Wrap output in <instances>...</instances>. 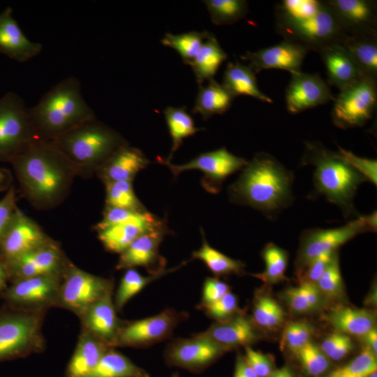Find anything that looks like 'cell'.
Listing matches in <instances>:
<instances>
[{"label":"cell","mask_w":377,"mask_h":377,"mask_svg":"<svg viewBox=\"0 0 377 377\" xmlns=\"http://www.w3.org/2000/svg\"><path fill=\"white\" fill-rule=\"evenodd\" d=\"M339 155L360 173L367 181H369L376 186L377 184V161L359 157L351 151H347L340 147Z\"/></svg>","instance_id":"obj_50"},{"label":"cell","mask_w":377,"mask_h":377,"mask_svg":"<svg viewBox=\"0 0 377 377\" xmlns=\"http://www.w3.org/2000/svg\"><path fill=\"white\" fill-rule=\"evenodd\" d=\"M163 114L172 139L171 151L165 161L170 162L175 152L179 149L183 140L200 131L196 128L192 117L186 112L185 107H167Z\"/></svg>","instance_id":"obj_36"},{"label":"cell","mask_w":377,"mask_h":377,"mask_svg":"<svg viewBox=\"0 0 377 377\" xmlns=\"http://www.w3.org/2000/svg\"><path fill=\"white\" fill-rule=\"evenodd\" d=\"M309 50L304 46L288 40L256 52H246L242 58L249 61V66L256 73L276 68L289 71H300L303 60Z\"/></svg>","instance_id":"obj_19"},{"label":"cell","mask_w":377,"mask_h":377,"mask_svg":"<svg viewBox=\"0 0 377 377\" xmlns=\"http://www.w3.org/2000/svg\"><path fill=\"white\" fill-rule=\"evenodd\" d=\"M202 2L209 13L211 21L216 25L232 24L244 17L248 4L244 0H205Z\"/></svg>","instance_id":"obj_42"},{"label":"cell","mask_w":377,"mask_h":377,"mask_svg":"<svg viewBox=\"0 0 377 377\" xmlns=\"http://www.w3.org/2000/svg\"><path fill=\"white\" fill-rule=\"evenodd\" d=\"M112 290V280L85 272L70 261L63 274L57 307L71 311L80 317L90 306Z\"/></svg>","instance_id":"obj_9"},{"label":"cell","mask_w":377,"mask_h":377,"mask_svg":"<svg viewBox=\"0 0 377 377\" xmlns=\"http://www.w3.org/2000/svg\"><path fill=\"white\" fill-rule=\"evenodd\" d=\"M377 101L376 82L361 77L340 90L332 111L334 124L341 128L364 125L373 115Z\"/></svg>","instance_id":"obj_10"},{"label":"cell","mask_w":377,"mask_h":377,"mask_svg":"<svg viewBox=\"0 0 377 377\" xmlns=\"http://www.w3.org/2000/svg\"><path fill=\"white\" fill-rule=\"evenodd\" d=\"M276 28L285 40L316 52L326 45L340 43L346 35L325 1H322L316 12L304 17L276 20Z\"/></svg>","instance_id":"obj_7"},{"label":"cell","mask_w":377,"mask_h":377,"mask_svg":"<svg viewBox=\"0 0 377 377\" xmlns=\"http://www.w3.org/2000/svg\"><path fill=\"white\" fill-rule=\"evenodd\" d=\"M202 306L209 316L221 321L232 316L237 309V300L234 294L228 292L219 300Z\"/></svg>","instance_id":"obj_51"},{"label":"cell","mask_w":377,"mask_h":377,"mask_svg":"<svg viewBox=\"0 0 377 377\" xmlns=\"http://www.w3.org/2000/svg\"><path fill=\"white\" fill-rule=\"evenodd\" d=\"M222 85L233 96L246 95L263 102L273 101L258 88L255 72L239 62H229L225 69Z\"/></svg>","instance_id":"obj_31"},{"label":"cell","mask_w":377,"mask_h":377,"mask_svg":"<svg viewBox=\"0 0 377 377\" xmlns=\"http://www.w3.org/2000/svg\"><path fill=\"white\" fill-rule=\"evenodd\" d=\"M165 226L164 220L145 211L133 221L109 226L97 232L106 250L121 253L138 237Z\"/></svg>","instance_id":"obj_21"},{"label":"cell","mask_w":377,"mask_h":377,"mask_svg":"<svg viewBox=\"0 0 377 377\" xmlns=\"http://www.w3.org/2000/svg\"><path fill=\"white\" fill-rule=\"evenodd\" d=\"M63 275L34 276L11 282L0 295L8 306L29 311L45 312L57 306Z\"/></svg>","instance_id":"obj_12"},{"label":"cell","mask_w":377,"mask_h":377,"mask_svg":"<svg viewBox=\"0 0 377 377\" xmlns=\"http://www.w3.org/2000/svg\"><path fill=\"white\" fill-rule=\"evenodd\" d=\"M227 54L220 46L215 36L210 33L190 66L199 85L214 79Z\"/></svg>","instance_id":"obj_33"},{"label":"cell","mask_w":377,"mask_h":377,"mask_svg":"<svg viewBox=\"0 0 377 377\" xmlns=\"http://www.w3.org/2000/svg\"><path fill=\"white\" fill-rule=\"evenodd\" d=\"M233 377H258L244 357H237Z\"/></svg>","instance_id":"obj_56"},{"label":"cell","mask_w":377,"mask_h":377,"mask_svg":"<svg viewBox=\"0 0 377 377\" xmlns=\"http://www.w3.org/2000/svg\"><path fill=\"white\" fill-rule=\"evenodd\" d=\"M262 257L265 263L264 272L253 274L254 276L268 284L285 280L288 265L286 251L273 243L267 244L263 249Z\"/></svg>","instance_id":"obj_40"},{"label":"cell","mask_w":377,"mask_h":377,"mask_svg":"<svg viewBox=\"0 0 377 377\" xmlns=\"http://www.w3.org/2000/svg\"><path fill=\"white\" fill-rule=\"evenodd\" d=\"M200 334L228 350L239 346H248L258 339L251 321L240 314L217 321Z\"/></svg>","instance_id":"obj_27"},{"label":"cell","mask_w":377,"mask_h":377,"mask_svg":"<svg viewBox=\"0 0 377 377\" xmlns=\"http://www.w3.org/2000/svg\"><path fill=\"white\" fill-rule=\"evenodd\" d=\"M253 314L258 325L268 329L279 326L285 318L282 306L272 297L264 295L257 296Z\"/></svg>","instance_id":"obj_43"},{"label":"cell","mask_w":377,"mask_h":377,"mask_svg":"<svg viewBox=\"0 0 377 377\" xmlns=\"http://www.w3.org/2000/svg\"><path fill=\"white\" fill-rule=\"evenodd\" d=\"M313 333L312 325L304 320L291 322L285 327L282 343L291 351L295 353L310 342Z\"/></svg>","instance_id":"obj_48"},{"label":"cell","mask_w":377,"mask_h":377,"mask_svg":"<svg viewBox=\"0 0 377 377\" xmlns=\"http://www.w3.org/2000/svg\"><path fill=\"white\" fill-rule=\"evenodd\" d=\"M335 253L336 251L320 255L301 268V282L316 284L332 261Z\"/></svg>","instance_id":"obj_52"},{"label":"cell","mask_w":377,"mask_h":377,"mask_svg":"<svg viewBox=\"0 0 377 377\" xmlns=\"http://www.w3.org/2000/svg\"><path fill=\"white\" fill-rule=\"evenodd\" d=\"M150 163L139 149L124 145L117 150L97 170L96 174L105 184L133 181L136 175Z\"/></svg>","instance_id":"obj_25"},{"label":"cell","mask_w":377,"mask_h":377,"mask_svg":"<svg viewBox=\"0 0 377 377\" xmlns=\"http://www.w3.org/2000/svg\"><path fill=\"white\" fill-rule=\"evenodd\" d=\"M210 32L192 31L179 34L167 33L161 39V43L175 50L185 64L190 65Z\"/></svg>","instance_id":"obj_39"},{"label":"cell","mask_w":377,"mask_h":377,"mask_svg":"<svg viewBox=\"0 0 377 377\" xmlns=\"http://www.w3.org/2000/svg\"><path fill=\"white\" fill-rule=\"evenodd\" d=\"M112 291L94 303L78 317L81 329L89 332L111 348L115 346L123 324L117 316Z\"/></svg>","instance_id":"obj_22"},{"label":"cell","mask_w":377,"mask_h":377,"mask_svg":"<svg viewBox=\"0 0 377 377\" xmlns=\"http://www.w3.org/2000/svg\"><path fill=\"white\" fill-rule=\"evenodd\" d=\"M323 61L328 82L340 90L363 77L346 48L339 43L322 47L318 52Z\"/></svg>","instance_id":"obj_26"},{"label":"cell","mask_w":377,"mask_h":377,"mask_svg":"<svg viewBox=\"0 0 377 377\" xmlns=\"http://www.w3.org/2000/svg\"><path fill=\"white\" fill-rule=\"evenodd\" d=\"M168 232L167 226L142 235L119 253L117 269L142 267L150 274L165 270V260L159 254V246Z\"/></svg>","instance_id":"obj_17"},{"label":"cell","mask_w":377,"mask_h":377,"mask_svg":"<svg viewBox=\"0 0 377 377\" xmlns=\"http://www.w3.org/2000/svg\"><path fill=\"white\" fill-rule=\"evenodd\" d=\"M75 168L89 177L117 150L128 145L117 131L96 119L87 121L53 140Z\"/></svg>","instance_id":"obj_4"},{"label":"cell","mask_w":377,"mask_h":377,"mask_svg":"<svg viewBox=\"0 0 377 377\" xmlns=\"http://www.w3.org/2000/svg\"><path fill=\"white\" fill-rule=\"evenodd\" d=\"M44 313L10 306L8 310L0 312V362L24 357L44 350Z\"/></svg>","instance_id":"obj_6"},{"label":"cell","mask_w":377,"mask_h":377,"mask_svg":"<svg viewBox=\"0 0 377 377\" xmlns=\"http://www.w3.org/2000/svg\"><path fill=\"white\" fill-rule=\"evenodd\" d=\"M295 353L304 369L311 376H319L325 372L329 367V358L319 346L311 341Z\"/></svg>","instance_id":"obj_45"},{"label":"cell","mask_w":377,"mask_h":377,"mask_svg":"<svg viewBox=\"0 0 377 377\" xmlns=\"http://www.w3.org/2000/svg\"><path fill=\"white\" fill-rule=\"evenodd\" d=\"M268 377H293L290 369L286 367L273 371Z\"/></svg>","instance_id":"obj_60"},{"label":"cell","mask_w":377,"mask_h":377,"mask_svg":"<svg viewBox=\"0 0 377 377\" xmlns=\"http://www.w3.org/2000/svg\"><path fill=\"white\" fill-rule=\"evenodd\" d=\"M316 285L323 296L335 298L341 295L343 280L337 252Z\"/></svg>","instance_id":"obj_47"},{"label":"cell","mask_w":377,"mask_h":377,"mask_svg":"<svg viewBox=\"0 0 377 377\" xmlns=\"http://www.w3.org/2000/svg\"><path fill=\"white\" fill-rule=\"evenodd\" d=\"M304 161L315 168L313 185L318 193L337 205L345 216L353 214L355 212L354 197L359 186L367 179L338 153L319 142L306 144Z\"/></svg>","instance_id":"obj_5"},{"label":"cell","mask_w":377,"mask_h":377,"mask_svg":"<svg viewBox=\"0 0 377 377\" xmlns=\"http://www.w3.org/2000/svg\"><path fill=\"white\" fill-rule=\"evenodd\" d=\"M179 318L177 312L166 309L154 316L123 323L115 346L139 347L161 341L172 333Z\"/></svg>","instance_id":"obj_16"},{"label":"cell","mask_w":377,"mask_h":377,"mask_svg":"<svg viewBox=\"0 0 377 377\" xmlns=\"http://www.w3.org/2000/svg\"><path fill=\"white\" fill-rule=\"evenodd\" d=\"M186 263V262H184L175 267L149 276L142 275L134 268L126 269L120 281L114 298L117 311H120L132 297L140 293L148 284L168 273L178 269Z\"/></svg>","instance_id":"obj_35"},{"label":"cell","mask_w":377,"mask_h":377,"mask_svg":"<svg viewBox=\"0 0 377 377\" xmlns=\"http://www.w3.org/2000/svg\"><path fill=\"white\" fill-rule=\"evenodd\" d=\"M376 355L367 347L348 364L330 373L325 377H367L376 371Z\"/></svg>","instance_id":"obj_44"},{"label":"cell","mask_w":377,"mask_h":377,"mask_svg":"<svg viewBox=\"0 0 377 377\" xmlns=\"http://www.w3.org/2000/svg\"><path fill=\"white\" fill-rule=\"evenodd\" d=\"M28 108L14 92L0 98V161L10 162L40 139L31 122Z\"/></svg>","instance_id":"obj_8"},{"label":"cell","mask_w":377,"mask_h":377,"mask_svg":"<svg viewBox=\"0 0 377 377\" xmlns=\"http://www.w3.org/2000/svg\"><path fill=\"white\" fill-rule=\"evenodd\" d=\"M369 231L364 216L333 229L312 228L302 233L297 265L302 268L320 255L337 251V248L357 235Z\"/></svg>","instance_id":"obj_13"},{"label":"cell","mask_w":377,"mask_h":377,"mask_svg":"<svg viewBox=\"0 0 377 377\" xmlns=\"http://www.w3.org/2000/svg\"><path fill=\"white\" fill-rule=\"evenodd\" d=\"M8 275L4 263L0 260V294L8 287Z\"/></svg>","instance_id":"obj_58"},{"label":"cell","mask_w":377,"mask_h":377,"mask_svg":"<svg viewBox=\"0 0 377 377\" xmlns=\"http://www.w3.org/2000/svg\"><path fill=\"white\" fill-rule=\"evenodd\" d=\"M367 377H377L376 371L373 372L372 374H371L370 375H369Z\"/></svg>","instance_id":"obj_62"},{"label":"cell","mask_w":377,"mask_h":377,"mask_svg":"<svg viewBox=\"0 0 377 377\" xmlns=\"http://www.w3.org/2000/svg\"><path fill=\"white\" fill-rule=\"evenodd\" d=\"M202 245L192 253V258L202 261L215 276L239 274L244 265L239 260L232 259L212 247L207 242L202 230Z\"/></svg>","instance_id":"obj_38"},{"label":"cell","mask_w":377,"mask_h":377,"mask_svg":"<svg viewBox=\"0 0 377 377\" xmlns=\"http://www.w3.org/2000/svg\"><path fill=\"white\" fill-rule=\"evenodd\" d=\"M366 347L369 348L376 355L377 354V330L372 328L363 337Z\"/></svg>","instance_id":"obj_57"},{"label":"cell","mask_w":377,"mask_h":377,"mask_svg":"<svg viewBox=\"0 0 377 377\" xmlns=\"http://www.w3.org/2000/svg\"><path fill=\"white\" fill-rule=\"evenodd\" d=\"M172 377H179V376H172Z\"/></svg>","instance_id":"obj_63"},{"label":"cell","mask_w":377,"mask_h":377,"mask_svg":"<svg viewBox=\"0 0 377 377\" xmlns=\"http://www.w3.org/2000/svg\"><path fill=\"white\" fill-rule=\"evenodd\" d=\"M325 320L336 332L359 337H363L376 325V316L371 311L343 306L331 309Z\"/></svg>","instance_id":"obj_30"},{"label":"cell","mask_w":377,"mask_h":377,"mask_svg":"<svg viewBox=\"0 0 377 377\" xmlns=\"http://www.w3.org/2000/svg\"><path fill=\"white\" fill-rule=\"evenodd\" d=\"M157 161L167 165L175 177L187 170L202 171L201 184L205 191L212 194L220 191L223 182L229 175L242 170L248 163L246 159L232 154L225 147L200 154L181 165L172 164L161 157H158Z\"/></svg>","instance_id":"obj_11"},{"label":"cell","mask_w":377,"mask_h":377,"mask_svg":"<svg viewBox=\"0 0 377 377\" xmlns=\"http://www.w3.org/2000/svg\"><path fill=\"white\" fill-rule=\"evenodd\" d=\"M242 170L228 188L233 203L249 206L268 216L290 205L294 175L274 156L256 154Z\"/></svg>","instance_id":"obj_2"},{"label":"cell","mask_w":377,"mask_h":377,"mask_svg":"<svg viewBox=\"0 0 377 377\" xmlns=\"http://www.w3.org/2000/svg\"><path fill=\"white\" fill-rule=\"evenodd\" d=\"M87 377H150L144 369L110 348Z\"/></svg>","instance_id":"obj_34"},{"label":"cell","mask_w":377,"mask_h":377,"mask_svg":"<svg viewBox=\"0 0 377 377\" xmlns=\"http://www.w3.org/2000/svg\"><path fill=\"white\" fill-rule=\"evenodd\" d=\"M10 163L24 196L39 209L63 202L77 175L53 141L38 139Z\"/></svg>","instance_id":"obj_1"},{"label":"cell","mask_w":377,"mask_h":377,"mask_svg":"<svg viewBox=\"0 0 377 377\" xmlns=\"http://www.w3.org/2000/svg\"><path fill=\"white\" fill-rule=\"evenodd\" d=\"M28 110L38 138L49 141L96 119L94 110L82 96L80 80L74 76L56 84Z\"/></svg>","instance_id":"obj_3"},{"label":"cell","mask_w":377,"mask_h":377,"mask_svg":"<svg viewBox=\"0 0 377 377\" xmlns=\"http://www.w3.org/2000/svg\"><path fill=\"white\" fill-rule=\"evenodd\" d=\"M339 26L346 35L377 33L376 1L369 0H327Z\"/></svg>","instance_id":"obj_20"},{"label":"cell","mask_w":377,"mask_h":377,"mask_svg":"<svg viewBox=\"0 0 377 377\" xmlns=\"http://www.w3.org/2000/svg\"><path fill=\"white\" fill-rule=\"evenodd\" d=\"M226 350V348L199 334L192 339L179 340L171 345L168 358L172 364L194 370L205 368Z\"/></svg>","instance_id":"obj_23"},{"label":"cell","mask_w":377,"mask_h":377,"mask_svg":"<svg viewBox=\"0 0 377 377\" xmlns=\"http://www.w3.org/2000/svg\"><path fill=\"white\" fill-rule=\"evenodd\" d=\"M54 242L37 223L17 208L0 239V260L5 263Z\"/></svg>","instance_id":"obj_15"},{"label":"cell","mask_w":377,"mask_h":377,"mask_svg":"<svg viewBox=\"0 0 377 377\" xmlns=\"http://www.w3.org/2000/svg\"><path fill=\"white\" fill-rule=\"evenodd\" d=\"M233 98L222 84L212 79L208 81L206 86L199 85L191 112L200 114L204 120H207L214 114H221L227 111Z\"/></svg>","instance_id":"obj_32"},{"label":"cell","mask_w":377,"mask_h":377,"mask_svg":"<svg viewBox=\"0 0 377 377\" xmlns=\"http://www.w3.org/2000/svg\"><path fill=\"white\" fill-rule=\"evenodd\" d=\"M70 260L57 242L4 263L11 282L34 276L63 275Z\"/></svg>","instance_id":"obj_14"},{"label":"cell","mask_w":377,"mask_h":377,"mask_svg":"<svg viewBox=\"0 0 377 377\" xmlns=\"http://www.w3.org/2000/svg\"><path fill=\"white\" fill-rule=\"evenodd\" d=\"M334 99L327 83L318 74L291 73L286 89V103L289 112L295 114L325 104Z\"/></svg>","instance_id":"obj_18"},{"label":"cell","mask_w":377,"mask_h":377,"mask_svg":"<svg viewBox=\"0 0 377 377\" xmlns=\"http://www.w3.org/2000/svg\"><path fill=\"white\" fill-rule=\"evenodd\" d=\"M322 1L284 0L276 8V20H290L304 17L316 12Z\"/></svg>","instance_id":"obj_46"},{"label":"cell","mask_w":377,"mask_h":377,"mask_svg":"<svg viewBox=\"0 0 377 377\" xmlns=\"http://www.w3.org/2000/svg\"><path fill=\"white\" fill-rule=\"evenodd\" d=\"M110 348L89 332L81 329L64 377H87Z\"/></svg>","instance_id":"obj_28"},{"label":"cell","mask_w":377,"mask_h":377,"mask_svg":"<svg viewBox=\"0 0 377 377\" xmlns=\"http://www.w3.org/2000/svg\"><path fill=\"white\" fill-rule=\"evenodd\" d=\"M105 206L138 212L147 209L136 196L133 181H119L105 184Z\"/></svg>","instance_id":"obj_41"},{"label":"cell","mask_w":377,"mask_h":377,"mask_svg":"<svg viewBox=\"0 0 377 377\" xmlns=\"http://www.w3.org/2000/svg\"><path fill=\"white\" fill-rule=\"evenodd\" d=\"M5 179V175L3 174V172L0 170V186L3 182V180Z\"/></svg>","instance_id":"obj_61"},{"label":"cell","mask_w":377,"mask_h":377,"mask_svg":"<svg viewBox=\"0 0 377 377\" xmlns=\"http://www.w3.org/2000/svg\"><path fill=\"white\" fill-rule=\"evenodd\" d=\"M245 360L258 377H268L272 371L269 357L249 346L245 348Z\"/></svg>","instance_id":"obj_53"},{"label":"cell","mask_w":377,"mask_h":377,"mask_svg":"<svg viewBox=\"0 0 377 377\" xmlns=\"http://www.w3.org/2000/svg\"><path fill=\"white\" fill-rule=\"evenodd\" d=\"M229 286L224 282L213 278L205 279L202 289V305L211 304L230 292Z\"/></svg>","instance_id":"obj_55"},{"label":"cell","mask_w":377,"mask_h":377,"mask_svg":"<svg viewBox=\"0 0 377 377\" xmlns=\"http://www.w3.org/2000/svg\"><path fill=\"white\" fill-rule=\"evenodd\" d=\"M282 297L290 309L297 313L313 311L324 301V296L316 285L308 282H300L297 286L286 289Z\"/></svg>","instance_id":"obj_37"},{"label":"cell","mask_w":377,"mask_h":377,"mask_svg":"<svg viewBox=\"0 0 377 377\" xmlns=\"http://www.w3.org/2000/svg\"><path fill=\"white\" fill-rule=\"evenodd\" d=\"M364 219L369 231L376 232L377 229L376 211L373 212L367 216H364Z\"/></svg>","instance_id":"obj_59"},{"label":"cell","mask_w":377,"mask_h":377,"mask_svg":"<svg viewBox=\"0 0 377 377\" xmlns=\"http://www.w3.org/2000/svg\"><path fill=\"white\" fill-rule=\"evenodd\" d=\"M319 347L329 359L339 360L351 352L353 343L349 335L335 331L328 335Z\"/></svg>","instance_id":"obj_49"},{"label":"cell","mask_w":377,"mask_h":377,"mask_svg":"<svg viewBox=\"0 0 377 377\" xmlns=\"http://www.w3.org/2000/svg\"><path fill=\"white\" fill-rule=\"evenodd\" d=\"M340 43L349 53L362 75L376 82L377 33L346 35Z\"/></svg>","instance_id":"obj_29"},{"label":"cell","mask_w":377,"mask_h":377,"mask_svg":"<svg viewBox=\"0 0 377 377\" xmlns=\"http://www.w3.org/2000/svg\"><path fill=\"white\" fill-rule=\"evenodd\" d=\"M43 45L30 40L13 17V10L7 7L0 13V52L18 62H26L37 56Z\"/></svg>","instance_id":"obj_24"},{"label":"cell","mask_w":377,"mask_h":377,"mask_svg":"<svg viewBox=\"0 0 377 377\" xmlns=\"http://www.w3.org/2000/svg\"><path fill=\"white\" fill-rule=\"evenodd\" d=\"M16 193L10 187L0 200V239L6 230L16 209Z\"/></svg>","instance_id":"obj_54"}]
</instances>
